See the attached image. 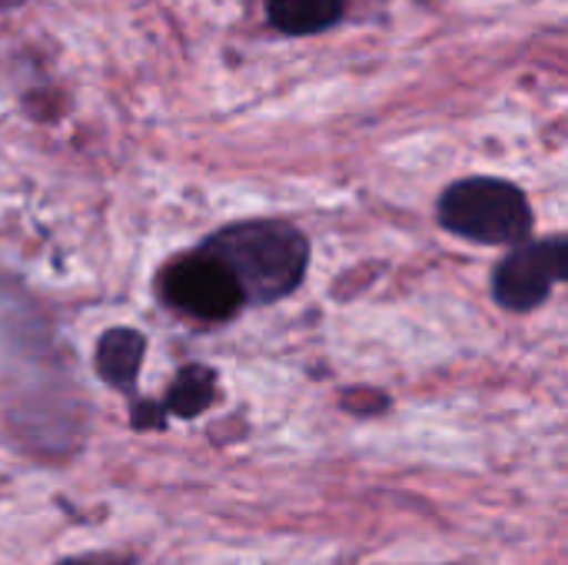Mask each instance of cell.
I'll list each match as a JSON object with an SVG mask.
<instances>
[{"label":"cell","mask_w":568,"mask_h":565,"mask_svg":"<svg viewBox=\"0 0 568 565\" xmlns=\"http://www.w3.org/2000/svg\"><path fill=\"white\" fill-rule=\"evenodd\" d=\"M243 286L246 303H276L290 296L310 263L306 236L286 220H240L220 226L200 243Z\"/></svg>","instance_id":"obj_1"},{"label":"cell","mask_w":568,"mask_h":565,"mask_svg":"<svg viewBox=\"0 0 568 565\" xmlns=\"http://www.w3.org/2000/svg\"><path fill=\"white\" fill-rule=\"evenodd\" d=\"M439 223L473 243L516 246L532 233V206L526 193L496 176L453 183L439 200Z\"/></svg>","instance_id":"obj_2"},{"label":"cell","mask_w":568,"mask_h":565,"mask_svg":"<svg viewBox=\"0 0 568 565\" xmlns=\"http://www.w3.org/2000/svg\"><path fill=\"white\" fill-rule=\"evenodd\" d=\"M156 286L166 306L203 323H226L246 306L240 280L203 246L170 260Z\"/></svg>","instance_id":"obj_3"},{"label":"cell","mask_w":568,"mask_h":565,"mask_svg":"<svg viewBox=\"0 0 568 565\" xmlns=\"http://www.w3.org/2000/svg\"><path fill=\"white\" fill-rule=\"evenodd\" d=\"M556 283H568V236L516 243L513 253L499 263L493 290L506 310L526 313L546 303Z\"/></svg>","instance_id":"obj_4"},{"label":"cell","mask_w":568,"mask_h":565,"mask_svg":"<svg viewBox=\"0 0 568 565\" xmlns=\"http://www.w3.org/2000/svg\"><path fill=\"white\" fill-rule=\"evenodd\" d=\"M146 360V336L133 326H110L97 336L93 350V370L97 376L116 390V393H133L140 370Z\"/></svg>","instance_id":"obj_5"},{"label":"cell","mask_w":568,"mask_h":565,"mask_svg":"<svg viewBox=\"0 0 568 565\" xmlns=\"http://www.w3.org/2000/svg\"><path fill=\"white\" fill-rule=\"evenodd\" d=\"M346 0H266V17L290 37H310L329 30L343 17Z\"/></svg>","instance_id":"obj_6"},{"label":"cell","mask_w":568,"mask_h":565,"mask_svg":"<svg viewBox=\"0 0 568 565\" xmlns=\"http://www.w3.org/2000/svg\"><path fill=\"white\" fill-rule=\"evenodd\" d=\"M213 400H216V370L190 363L166 386L163 406L176 420H196L213 406Z\"/></svg>","instance_id":"obj_7"},{"label":"cell","mask_w":568,"mask_h":565,"mask_svg":"<svg viewBox=\"0 0 568 565\" xmlns=\"http://www.w3.org/2000/svg\"><path fill=\"white\" fill-rule=\"evenodd\" d=\"M166 406H163V400L156 403V400H136L133 403V410H130V423H133V430H140V433H150V430H166Z\"/></svg>","instance_id":"obj_8"},{"label":"cell","mask_w":568,"mask_h":565,"mask_svg":"<svg viewBox=\"0 0 568 565\" xmlns=\"http://www.w3.org/2000/svg\"><path fill=\"white\" fill-rule=\"evenodd\" d=\"M57 565H130L126 556H110V553H90V556H73Z\"/></svg>","instance_id":"obj_9"},{"label":"cell","mask_w":568,"mask_h":565,"mask_svg":"<svg viewBox=\"0 0 568 565\" xmlns=\"http://www.w3.org/2000/svg\"><path fill=\"white\" fill-rule=\"evenodd\" d=\"M23 3H30V0H0V10H20Z\"/></svg>","instance_id":"obj_10"}]
</instances>
